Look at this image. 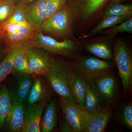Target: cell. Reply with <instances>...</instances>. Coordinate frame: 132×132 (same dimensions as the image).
Listing matches in <instances>:
<instances>
[{
	"mask_svg": "<svg viewBox=\"0 0 132 132\" xmlns=\"http://www.w3.org/2000/svg\"><path fill=\"white\" fill-rule=\"evenodd\" d=\"M75 70L73 62L51 55L49 71L44 76L54 92L59 97L72 104L75 103L70 84Z\"/></svg>",
	"mask_w": 132,
	"mask_h": 132,
	"instance_id": "6da1fadb",
	"label": "cell"
},
{
	"mask_svg": "<svg viewBox=\"0 0 132 132\" xmlns=\"http://www.w3.org/2000/svg\"><path fill=\"white\" fill-rule=\"evenodd\" d=\"M26 44L30 47L39 48L49 53L59 55L68 59H76L78 57V48L74 43L69 39L59 42L45 36L38 31Z\"/></svg>",
	"mask_w": 132,
	"mask_h": 132,
	"instance_id": "7a4b0ae2",
	"label": "cell"
},
{
	"mask_svg": "<svg viewBox=\"0 0 132 132\" xmlns=\"http://www.w3.org/2000/svg\"><path fill=\"white\" fill-rule=\"evenodd\" d=\"M113 58L126 96L132 91V57L131 50L125 43L119 42L114 47Z\"/></svg>",
	"mask_w": 132,
	"mask_h": 132,
	"instance_id": "3957f363",
	"label": "cell"
},
{
	"mask_svg": "<svg viewBox=\"0 0 132 132\" xmlns=\"http://www.w3.org/2000/svg\"><path fill=\"white\" fill-rule=\"evenodd\" d=\"M76 71L86 80L94 81L107 73L112 72V62L93 57H85L73 62Z\"/></svg>",
	"mask_w": 132,
	"mask_h": 132,
	"instance_id": "277c9868",
	"label": "cell"
},
{
	"mask_svg": "<svg viewBox=\"0 0 132 132\" xmlns=\"http://www.w3.org/2000/svg\"><path fill=\"white\" fill-rule=\"evenodd\" d=\"M59 102L62 114L74 132H85L88 123L93 114L85 108L71 104L59 97Z\"/></svg>",
	"mask_w": 132,
	"mask_h": 132,
	"instance_id": "5b68a950",
	"label": "cell"
},
{
	"mask_svg": "<svg viewBox=\"0 0 132 132\" xmlns=\"http://www.w3.org/2000/svg\"><path fill=\"white\" fill-rule=\"evenodd\" d=\"M72 23V14L69 9L65 7L47 19L43 24L40 32L65 37L71 31Z\"/></svg>",
	"mask_w": 132,
	"mask_h": 132,
	"instance_id": "8992f818",
	"label": "cell"
},
{
	"mask_svg": "<svg viewBox=\"0 0 132 132\" xmlns=\"http://www.w3.org/2000/svg\"><path fill=\"white\" fill-rule=\"evenodd\" d=\"M104 99L106 105L114 108L120 99L118 80L112 72L94 81Z\"/></svg>",
	"mask_w": 132,
	"mask_h": 132,
	"instance_id": "52a82bcc",
	"label": "cell"
},
{
	"mask_svg": "<svg viewBox=\"0 0 132 132\" xmlns=\"http://www.w3.org/2000/svg\"><path fill=\"white\" fill-rule=\"evenodd\" d=\"M29 68L34 75L45 76L49 72L51 55L39 48L29 47L27 52Z\"/></svg>",
	"mask_w": 132,
	"mask_h": 132,
	"instance_id": "ba28073f",
	"label": "cell"
},
{
	"mask_svg": "<svg viewBox=\"0 0 132 132\" xmlns=\"http://www.w3.org/2000/svg\"><path fill=\"white\" fill-rule=\"evenodd\" d=\"M36 76L13 75L7 88L12 100L26 103Z\"/></svg>",
	"mask_w": 132,
	"mask_h": 132,
	"instance_id": "9c48e42d",
	"label": "cell"
},
{
	"mask_svg": "<svg viewBox=\"0 0 132 132\" xmlns=\"http://www.w3.org/2000/svg\"><path fill=\"white\" fill-rule=\"evenodd\" d=\"M53 92L44 76H36L26 101L27 106H34L44 100L52 98Z\"/></svg>",
	"mask_w": 132,
	"mask_h": 132,
	"instance_id": "30bf717a",
	"label": "cell"
},
{
	"mask_svg": "<svg viewBox=\"0 0 132 132\" xmlns=\"http://www.w3.org/2000/svg\"><path fill=\"white\" fill-rule=\"evenodd\" d=\"M26 103L12 100V105L5 121V128L7 131L20 132L24 126Z\"/></svg>",
	"mask_w": 132,
	"mask_h": 132,
	"instance_id": "8fae6325",
	"label": "cell"
},
{
	"mask_svg": "<svg viewBox=\"0 0 132 132\" xmlns=\"http://www.w3.org/2000/svg\"><path fill=\"white\" fill-rule=\"evenodd\" d=\"M51 99H46L34 106H27L22 132H40V124L43 113Z\"/></svg>",
	"mask_w": 132,
	"mask_h": 132,
	"instance_id": "7c38bea8",
	"label": "cell"
},
{
	"mask_svg": "<svg viewBox=\"0 0 132 132\" xmlns=\"http://www.w3.org/2000/svg\"><path fill=\"white\" fill-rule=\"evenodd\" d=\"M59 99L56 97L50 101L43 113L40 132H52L56 129L59 120Z\"/></svg>",
	"mask_w": 132,
	"mask_h": 132,
	"instance_id": "4fadbf2b",
	"label": "cell"
},
{
	"mask_svg": "<svg viewBox=\"0 0 132 132\" xmlns=\"http://www.w3.org/2000/svg\"><path fill=\"white\" fill-rule=\"evenodd\" d=\"M46 0H36L28 5L27 21L37 31H41L43 24L47 19Z\"/></svg>",
	"mask_w": 132,
	"mask_h": 132,
	"instance_id": "5bb4252c",
	"label": "cell"
},
{
	"mask_svg": "<svg viewBox=\"0 0 132 132\" xmlns=\"http://www.w3.org/2000/svg\"><path fill=\"white\" fill-rule=\"evenodd\" d=\"M87 81L85 108L88 112L94 114L104 109L106 105L94 81Z\"/></svg>",
	"mask_w": 132,
	"mask_h": 132,
	"instance_id": "9a60e30c",
	"label": "cell"
},
{
	"mask_svg": "<svg viewBox=\"0 0 132 132\" xmlns=\"http://www.w3.org/2000/svg\"><path fill=\"white\" fill-rule=\"evenodd\" d=\"M114 108L106 106L104 109L93 114L85 132H104L113 115Z\"/></svg>",
	"mask_w": 132,
	"mask_h": 132,
	"instance_id": "2e32d148",
	"label": "cell"
},
{
	"mask_svg": "<svg viewBox=\"0 0 132 132\" xmlns=\"http://www.w3.org/2000/svg\"><path fill=\"white\" fill-rule=\"evenodd\" d=\"M70 88L75 104L85 108L87 81L75 70L71 78Z\"/></svg>",
	"mask_w": 132,
	"mask_h": 132,
	"instance_id": "e0dca14e",
	"label": "cell"
},
{
	"mask_svg": "<svg viewBox=\"0 0 132 132\" xmlns=\"http://www.w3.org/2000/svg\"><path fill=\"white\" fill-rule=\"evenodd\" d=\"M19 49L13 61L12 74L13 75H26L31 74L29 68L28 50L29 46L27 44L19 45Z\"/></svg>",
	"mask_w": 132,
	"mask_h": 132,
	"instance_id": "ac0fdd59",
	"label": "cell"
},
{
	"mask_svg": "<svg viewBox=\"0 0 132 132\" xmlns=\"http://www.w3.org/2000/svg\"><path fill=\"white\" fill-rule=\"evenodd\" d=\"M34 28L28 24L27 26L6 35L3 36L5 42L8 47L21 44H26L38 32Z\"/></svg>",
	"mask_w": 132,
	"mask_h": 132,
	"instance_id": "d6986e66",
	"label": "cell"
},
{
	"mask_svg": "<svg viewBox=\"0 0 132 132\" xmlns=\"http://www.w3.org/2000/svg\"><path fill=\"white\" fill-rule=\"evenodd\" d=\"M12 105V99L7 86L5 84L0 88V130L5 128V121Z\"/></svg>",
	"mask_w": 132,
	"mask_h": 132,
	"instance_id": "ffe728a7",
	"label": "cell"
},
{
	"mask_svg": "<svg viewBox=\"0 0 132 132\" xmlns=\"http://www.w3.org/2000/svg\"><path fill=\"white\" fill-rule=\"evenodd\" d=\"M19 48V45L8 48L7 54L0 64V82L12 73L13 61Z\"/></svg>",
	"mask_w": 132,
	"mask_h": 132,
	"instance_id": "44dd1931",
	"label": "cell"
},
{
	"mask_svg": "<svg viewBox=\"0 0 132 132\" xmlns=\"http://www.w3.org/2000/svg\"><path fill=\"white\" fill-rule=\"evenodd\" d=\"M87 51L100 59L110 60L113 58V54L110 47L102 43L88 44L85 46Z\"/></svg>",
	"mask_w": 132,
	"mask_h": 132,
	"instance_id": "7402d4cb",
	"label": "cell"
},
{
	"mask_svg": "<svg viewBox=\"0 0 132 132\" xmlns=\"http://www.w3.org/2000/svg\"><path fill=\"white\" fill-rule=\"evenodd\" d=\"M132 15L131 4L123 5L120 3L112 4L103 13V19L108 16H127L131 17Z\"/></svg>",
	"mask_w": 132,
	"mask_h": 132,
	"instance_id": "603a6c76",
	"label": "cell"
},
{
	"mask_svg": "<svg viewBox=\"0 0 132 132\" xmlns=\"http://www.w3.org/2000/svg\"><path fill=\"white\" fill-rule=\"evenodd\" d=\"M118 120L122 125L132 130V104L131 102L124 103L120 106L117 112Z\"/></svg>",
	"mask_w": 132,
	"mask_h": 132,
	"instance_id": "cb8c5ba5",
	"label": "cell"
},
{
	"mask_svg": "<svg viewBox=\"0 0 132 132\" xmlns=\"http://www.w3.org/2000/svg\"><path fill=\"white\" fill-rule=\"evenodd\" d=\"M106 1L82 0L81 5V12L83 19H87L95 13Z\"/></svg>",
	"mask_w": 132,
	"mask_h": 132,
	"instance_id": "d4e9b609",
	"label": "cell"
},
{
	"mask_svg": "<svg viewBox=\"0 0 132 132\" xmlns=\"http://www.w3.org/2000/svg\"><path fill=\"white\" fill-rule=\"evenodd\" d=\"M127 16H110L103 19L101 22L93 29L91 34H94L101 32L104 29L109 28L120 24L123 22L130 19Z\"/></svg>",
	"mask_w": 132,
	"mask_h": 132,
	"instance_id": "484cf974",
	"label": "cell"
},
{
	"mask_svg": "<svg viewBox=\"0 0 132 132\" xmlns=\"http://www.w3.org/2000/svg\"><path fill=\"white\" fill-rule=\"evenodd\" d=\"M28 12V5L17 2L12 15L5 22L16 23L27 21Z\"/></svg>",
	"mask_w": 132,
	"mask_h": 132,
	"instance_id": "4316f807",
	"label": "cell"
},
{
	"mask_svg": "<svg viewBox=\"0 0 132 132\" xmlns=\"http://www.w3.org/2000/svg\"><path fill=\"white\" fill-rule=\"evenodd\" d=\"M16 0L0 1V25L11 16L16 5Z\"/></svg>",
	"mask_w": 132,
	"mask_h": 132,
	"instance_id": "83f0119b",
	"label": "cell"
},
{
	"mask_svg": "<svg viewBox=\"0 0 132 132\" xmlns=\"http://www.w3.org/2000/svg\"><path fill=\"white\" fill-rule=\"evenodd\" d=\"M132 33V19H128L120 24L109 28L107 30L101 32L102 34L114 35L118 33Z\"/></svg>",
	"mask_w": 132,
	"mask_h": 132,
	"instance_id": "f1b7e54d",
	"label": "cell"
},
{
	"mask_svg": "<svg viewBox=\"0 0 132 132\" xmlns=\"http://www.w3.org/2000/svg\"><path fill=\"white\" fill-rule=\"evenodd\" d=\"M67 0H46L47 19L65 7Z\"/></svg>",
	"mask_w": 132,
	"mask_h": 132,
	"instance_id": "f546056e",
	"label": "cell"
},
{
	"mask_svg": "<svg viewBox=\"0 0 132 132\" xmlns=\"http://www.w3.org/2000/svg\"><path fill=\"white\" fill-rule=\"evenodd\" d=\"M28 24L27 21L16 23L5 22L0 25V32L3 36L24 27Z\"/></svg>",
	"mask_w": 132,
	"mask_h": 132,
	"instance_id": "4dcf8cb0",
	"label": "cell"
},
{
	"mask_svg": "<svg viewBox=\"0 0 132 132\" xmlns=\"http://www.w3.org/2000/svg\"><path fill=\"white\" fill-rule=\"evenodd\" d=\"M62 115L59 127L60 131L62 132H74L63 114Z\"/></svg>",
	"mask_w": 132,
	"mask_h": 132,
	"instance_id": "1f68e13d",
	"label": "cell"
},
{
	"mask_svg": "<svg viewBox=\"0 0 132 132\" xmlns=\"http://www.w3.org/2000/svg\"><path fill=\"white\" fill-rule=\"evenodd\" d=\"M8 51L6 53H5L3 51L0 50V64L1 63L3 59L6 57V55L7 54Z\"/></svg>",
	"mask_w": 132,
	"mask_h": 132,
	"instance_id": "d6a6232c",
	"label": "cell"
},
{
	"mask_svg": "<svg viewBox=\"0 0 132 132\" xmlns=\"http://www.w3.org/2000/svg\"><path fill=\"white\" fill-rule=\"evenodd\" d=\"M35 1L36 0H16V1L17 2L22 3L29 5Z\"/></svg>",
	"mask_w": 132,
	"mask_h": 132,
	"instance_id": "836d02e7",
	"label": "cell"
},
{
	"mask_svg": "<svg viewBox=\"0 0 132 132\" xmlns=\"http://www.w3.org/2000/svg\"><path fill=\"white\" fill-rule=\"evenodd\" d=\"M124 0H110V2L112 4L120 3L123 1Z\"/></svg>",
	"mask_w": 132,
	"mask_h": 132,
	"instance_id": "e575fe53",
	"label": "cell"
},
{
	"mask_svg": "<svg viewBox=\"0 0 132 132\" xmlns=\"http://www.w3.org/2000/svg\"><path fill=\"white\" fill-rule=\"evenodd\" d=\"M5 42V40H4V38L2 34L0 32V45L3 44Z\"/></svg>",
	"mask_w": 132,
	"mask_h": 132,
	"instance_id": "d590c367",
	"label": "cell"
},
{
	"mask_svg": "<svg viewBox=\"0 0 132 132\" xmlns=\"http://www.w3.org/2000/svg\"><path fill=\"white\" fill-rule=\"evenodd\" d=\"M4 1V0H0V1Z\"/></svg>",
	"mask_w": 132,
	"mask_h": 132,
	"instance_id": "8d00e7d4",
	"label": "cell"
}]
</instances>
